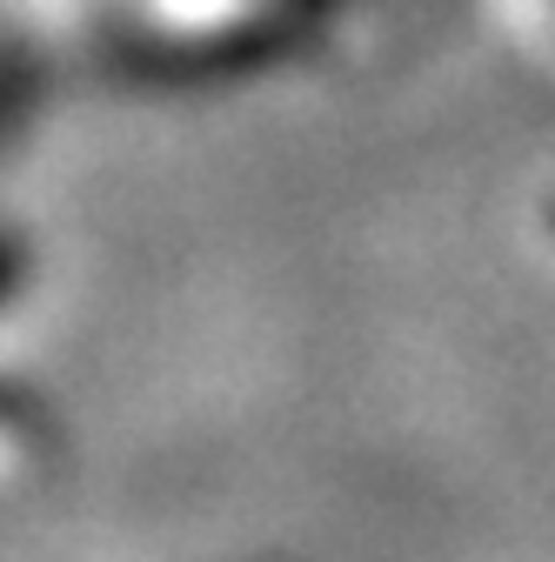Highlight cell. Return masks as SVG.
I'll use <instances>...</instances> for the list:
<instances>
[{"mask_svg":"<svg viewBox=\"0 0 555 562\" xmlns=\"http://www.w3.org/2000/svg\"><path fill=\"white\" fill-rule=\"evenodd\" d=\"M548 228H555V207H548Z\"/></svg>","mask_w":555,"mask_h":562,"instance_id":"obj_1","label":"cell"}]
</instances>
